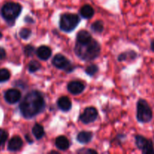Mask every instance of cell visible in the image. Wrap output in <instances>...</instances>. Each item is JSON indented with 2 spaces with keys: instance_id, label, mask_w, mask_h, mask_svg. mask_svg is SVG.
I'll use <instances>...</instances> for the list:
<instances>
[{
  "instance_id": "2",
  "label": "cell",
  "mask_w": 154,
  "mask_h": 154,
  "mask_svg": "<svg viewBox=\"0 0 154 154\" xmlns=\"http://www.w3.org/2000/svg\"><path fill=\"white\" fill-rule=\"evenodd\" d=\"M75 54L84 61H90L97 58L101 52L100 45L96 40L92 38L87 43H78L75 47Z\"/></svg>"
},
{
  "instance_id": "3",
  "label": "cell",
  "mask_w": 154,
  "mask_h": 154,
  "mask_svg": "<svg viewBox=\"0 0 154 154\" xmlns=\"http://www.w3.org/2000/svg\"><path fill=\"white\" fill-rule=\"evenodd\" d=\"M22 11V6L16 2H7L2 6L1 9V15L6 22L13 25L17 18Z\"/></svg>"
},
{
  "instance_id": "30",
  "label": "cell",
  "mask_w": 154,
  "mask_h": 154,
  "mask_svg": "<svg viewBox=\"0 0 154 154\" xmlns=\"http://www.w3.org/2000/svg\"><path fill=\"white\" fill-rule=\"evenodd\" d=\"M153 143H154V137H153Z\"/></svg>"
},
{
  "instance_id": "17",
  "label": "cell",
  "mask_w": 154,
  "mask_h": 154,
  "mask_svg": "<svg viewBox=\"0 0 154 154\" xmlns=\"http://www.w3.org/2000/svg\"><path fill=\"white\" fill-rule=\"evenodd\" d=\"M80 14H81V17L84 18V19H90L94 15V10L90 5H86L81 8Z\"/></svg>"
},
{
  "instance_id": "16",
  "label": "cell",
  "mask_w": 154,
  "mask_h": 154,
  "mask_svg": "<svg viewBox=\"0 0 154 154\" xmlns=\"http://www.w3.org/2000/svg\"><path fill=\"white\" fill-rule=\"evenodd\" d=\"M93 38L91 36V35L90 34V32L86 30H81L80 32H78V35H77L76 40L78 43H87V42H90L91 39Z\"/></svg>"
},
{
  "instance_id": "21",
  "label": "cell",
  "mask_w": 154,
  "mask_h": 154,
  "mask_svg": "<svg viewBox=\"0 0 154 154\" xmlns=\"http://www.w3.org/2000/svg\"><path fill=\"white\" fill-rule=\"evenodd\" d=\"M41 69V64L37 61H32L29 62L28 65V71L30 73H35V72H38L39 69Z\"/></svg>"
},
{
  "instance_id": "22",
  "label": "cell",
  "mask_w": 154,
  "mask_h": 154,
  "mask_svg": "<svg viewBox=\"0 0 154 154\" xmlns=\"http://www.w3.org/2000/svg\"><path fill=\"white\" fill-rule=\"evenodd\" d=\"M11 74L8 69H0V83L5 82L10 79Z\"/></svg>"
},
{
  "instance_id": "15",
  "label": "cell",
  "mask_w": 154,
  "mask_h": 154,
  "mask_svg": "<svg viewBox=\"0 0 154 154\" xmlns=\"http://www.w3.org/2000/svg\"><path fill=\"white\" fill-rule=\"evenodd\" d=\"M93 134L91 132H86V131H83L78 133V136H77V140L81 144H87V143L90 142L93 139Z\"/></svg>"
},
{
  "instance_id": "19",
  "label": "cell",
  "mask_w": 154,
  "mask_h": 154,
  "mask_svg": "<svg viewBox=\"0 0 154 154\" xmlns=\"http://www.w3.org/2000/svg\"><path fill=\"white\" fill-rule=\"evenodd\" d=\"M90 28H91V30L93 32L96 33V34H100L104 29V24L102 21L97 20L92 24Z\"/></svg>"
},
{
  "instance_id": "11",
  "label": "cell",
  "mask_w": 154,
  "mask_h": 154,
  "mask_svg": "<svg viewBox=\"0 0 154 154\" xmlns=\"http://www.w3.org/2000/svg\"><path fill=\"white\" fill-rule=\"evenodd\" d=\"M23 146V140L20 137L14 136L9 141L8 144V149L11 152H16L20 150Z\"/></svg>"
},
{
  "instance_id": "4",
  "label": "cell",
  "mask_w": 154,
  "mask_h": 154,
  "mask_svg": "<svg viewBox=\"0 0 154 154\" xmlns=\"http://www.w3.org/2000/svg\"><path fill=\"white\" fill-rule=\"evenodd\" d=\"M136 118L139 123H150L153 119V111L145 99H140L137 102Z\"/></svg>"
},
{
  "instance_id": "18",
  "label": "cell",
  "mask_w": 154,
  "mask_h": 154,
  "mask_svg": "<svg viewBox=\"0 0 154 154\" xmlns=\"http://www.w3.org/2000/svg\"><path fill=\"white\" fill-rule=\"evenodd\" d=\"M32 131L33 135H34L35 138L37 140L41 139L45 135V129H44L43 126H42L41 124H38V123H36L33 126L32 130Z\"/></svg>"
},
{
  "instance_id": "12",
  "label": "cell",
  "mask_w": 154,
  "mask_h": 154,
  "mask_svg": "<svg viewBox=\"0 0 154 154\" xmlns=\"http://www.w3.org/2000/svg\"><path fill=\"white\" fill-rule=\"evenodd\" d=\"M51 54H52L51 49L49 47L45 45H42L36 50V55L42 60H48L51 57Z\"/></svg>"
},
{
  "instance_id": "1",
  "label": "cell",
  "mask_w": 154,
  "mask_h": 154,
  "mask_svg": "<svg viewBox=\"0 0 154 154\" xmlns=\"http://www.w3.org/2000/svg\"><path fill=\"white\" fill-rule=\"evenodd\" d=\"M19 108L24 118H33L45 110V101L43 95L38 90L29 92L21 101Z\"/></svg>"
},
{
  "instance_id": "14",
  "label": "cell",
  "mask_w": 154,
  "mask_h": 154,
  "mask_svg": "<svg viewBox=\"0 0 154 154\" xmlns=\"http://www.w3.org/2000/svg\"><path fill=\"white\" fill-rule=\"evenodd\" d=\"M55 144L56 147L60 150H68L69 148V146H70L69 139L66 136H63V135L57 137L55 141Z\"/></svg>"
},
{
  "instance_id": "24",
  "label": "cell",
  "mask_w": 154,
  "mask_h": 154,
  "mask_svg": "<svg viewBox=\"0 0 154 154\" xmlns=\"http://www.w3.org/2000/svg\"><path fill=\"white\" fill-rule=\"evenodd\" d=\"M19 35L20 37L21 38L24 39V40H26V39H28L31 36L32 31L31 29H29L28 28H23L22 29H20V31Z\"/></svg>"
},
{
  "instance_id": "10",
  "label": "cell",
  "mask_w": 154,
  "mask_h": 154,
  "mask_svg": "<svg viewBox=\"0 0 154 154\" xmlns=\"http://www.w3.org/2000/svg\"><path fill=\"white\" fill-rule=\"evenodd\" d=\"M85 86L80 81H72L68 84L67 89L70 93L73 95L81 94L84 90Z\"/></svg>"
},
{
  "instance_id": "25",
  "label": "cell",
  "mask_w": 154,
  "mask_h": 154,
  "mask_svg": "<svg viewBox=\"0 0 154 154\" xmlns=\"http://www.w3.org/2000/svg\"><path fill=\"white\" fill-rule=\"evenodd\" d=\"M8 132L5 130L0 129V145H2L5 144V142L8 139Z\"/></svg>"
},
{
  "instance_id": "9",
  "label": "cell",
  "mask_w": 154,
  "mask_h": 154,
  "mask_svg": "<svg viewBox=\"0 0 154 154\" xmlns=\"http://www.w3.org/2000/svg\"><path fill=\"white\" fill-rule=\"evenodd\" d=\"M21 99V93L17 89H10L5 93V99L9 104H15Z\"/></svg>"
},
{
  "instance_id": "5",
  "label": "cell",
  "mask_w": 154,
  "mask_h": 154,
  "mask_svg": "<svg viewBox=\"0 0 154 154\" xmlns=\"http://www.w3.org/2000/svg\"><path fill=\"white\" fill-rule=\"evenodd\" d=\"M79 16L75 14L66 13L61 15L60 19V28L66 32L74 31L80 23Z\"/></svg>"
},
{
  "instance_id": "8",
  "label": "cell",
  "mask_w": 154,
  "mask_h": 154,
  "mask_svg": "<svg viewBox=\"0 0 154 154\" xmlns=\"http://www.w3.org/2000/svg\"><path fill=\"white\" fill-rule=\"evenodd\" d=\"M98 117V111L93 107L87 108L80 116V120L84 124L93 123Z\"/></svg>"
},
{
  "instance_id": "20",
  "label": "cell",
  "mask_w": 154,
  "mask_h": 154,
  "mask_svg": "<svg viewBox=\"0 0 154 154\" xmlns=\"http://www.w3.org/2000/svg\"><path fill=\"white\" fill-rule=\"evenodd\" d=\"M138 54L136 52L134 51H130V52H125L120 54L118 57V60L120 61H123V60H126L127 59H131V60H135L137 57Z\"/></svg>"
},
{
  "instance_id": "26",
  "label": "cell",
  "mask_w": 154,
  "mask_h": 154,
  "mask_svg": "<svg viewBox=\"0 0 154 154\" xmlns=\"http://www.w3.org/2000/svg\"><path fill=\"white\" fill-rule=\"evenodd\" d=\"M34 51L35 48L32 45H26L24 48V54L26 56H28V57H30V56L34 54Z\"/></svg>"
},
{
  "instance_id": "28",
  "label": "cell",
  "mask_w": 154,
  "mask_h": 154,
  "mask_svg": "<svg viewBox=\"0 0 154 154\" xmlns=\"http://www.w3.org/2000/svg\"><path fill=\"white\" fill-rule=\"evenodd\" d=\"M150 49H151V51L153 52H154V39L152 40L151 42H150Z\"/></svg>"
},
{
  "instance_id": "29",
  "label": "cell",
  "mask_w": 154,
  "mask_h": 154,
  "mask_svg": "<svg viewBox=\"0 0 154 154\" xmlns=\"http://www.w3.org/2000/svg\"><path fill=\"white\" fill-rule=\"evenodd\" d=\"M2 38V33L0 32V39H1Z\"/></svg>"
},
{
  "instance_id": "6",
  "label": "cell",
  "mask_w": 154,
  "mask_h": 154,
  "mask_svg": "<svg viewBox=\"0 0 154 154\" xmlns=\"http://www.w3.org/2000/svg\"><path fill=\"white\" fill-rule=\"evenodd\" d=\"M52 63L57 69L66 71V72H73V70L75 69V66L63 54H58L54 56L52 60Z\"/></svg>"
},
{
  "instance_id": "13",
  "label": "cell",
  "mask_w": 154,
  "mask_h": 154,
  "mask_svg": "<svg viewBox=\"0 0 154 154\" xmlns=\"http://www.w3.org/2000/svg\"><path fill=\"white\" fill-rule=\"evenodd\" d=\"M57 106L61 111L67 112L72 108V102L67 96H62L57 101Z\"/></svg>"
},
{
  "instance_id": "23",
  "label": "cell",
  "mask_w": 154,
  "mask_h": 154,
  "mask_svg": "<svg viewBox=\"0 0 154 154\" xmlns=\"http://www.w3.org/2000/svg\"><path fill=\"white\" fill-rule=\"evenodd\" d=\"M99 71V67H98L96 65L92 64L90 65L89 66H87L85 69V72L89 75V76H93V75H96V73Z\"/></svg>"
},
{
  "instance_id": "7",
  "label": "cell",
  "mask_w": 154,
  "mask_h": 154,
  "mask_svg": "<svg viewBox=\"0 0 154 154\" xmlns=\"http://www.w3.org/2000/svg\"><path fill=\"white\" fill-rule=\"evenodd\" d=\"M135 144L144 154H154V145L151 140L144 138L142 135H136L135 137Z\"/></svg>"
},
{
  "instance_id": "27",
  "label": "cell",
  "mask_w": 154,
  "mask_h": 154,
  "mask_svg": "<svg viewBox=\"0 0 154 154\" xmlns=\"http://www.w3.org/2000/svg\"><path fill=\"white\" fill-rule=\"evenodd\" d=\"M5 57H6L5 50L2 48H0V60L5 59Z\"/></svg>"
}]
</instances>
